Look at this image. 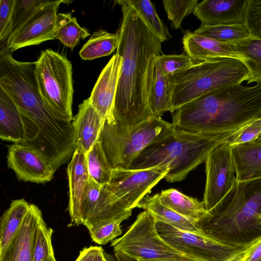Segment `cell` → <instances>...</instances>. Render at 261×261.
<instances>
[{"instance_id":"obj_46","label":"cell","mask_w":261,"mask_h":261,"mask_svg":"<svg viewBox=\"0 0 261 261\" xmlns=\"http://www.w3.org/2000/svg\"><path fill=\"white\" fill-rule=\"evenodd\" d=\"M151 261H201L197 259L189 257L187 259H182V260H176V259H166V260H151Z\"/></svg>"},{"instance_id":"obj_2","label":"cell","mask_w":261,"mask_h":261,"mask_svg":"<svg viewBox=\"0 0 261 261\" xmlns=\"http://www.w3.org/2000/svg\"><path fill=\"white\" fill-rule=\"evenodd\" d=\"M261 118V84H235L203 95L176 110L173 127L208 135L234 134Z\"/></svg>"},{"instance_id":"obj_14","label":"cell","mask_w":261,"mask_h":261,"mask_svg":"<svg viewBox=\"0 0 261 261\" xmlns=\"http://www.w3.org/2000/svg\"><path fill=\"white\" fill-rule=\"evenodd\" d=\"M8 166L17 178L37 184L50 181L55 171L35 149L19 143L9 147Z\"/></svg>"},{"instance_id":"obj_28","label":"cell","mask_w":261,"mask_h":261,"mask_svg":"<svg viewBox=\"0 0 261 261\" xmlns=\"http://www.w3.org/2000/svg\"><path fill=\"white\" fill-rule=\"evenodd\" d=\"M119 44L118 33H111L100 29L94 32L79 52L84 60H92L107 56L117 49Z\"/></svg>"},{"instance_id":"obj_36","label":"cell","mask_w":261,"mask_h":261,"mask_svg":"<svg viewBox=\"0 0 261 261\" xmlns=\"http://www.w3.org/2000/svg\"><path fill=\"white\" fill-rule=\"evenodd\" d=\"M125 220L127 219L125 218H121L89 229L91 239L99 245L113 241L122 233L120 224Z\"/></svg>"},{"instance_id":"obj_22","label":"cell","mask_w":261,"mask_h":261,"mask_svg":"<svg viewBox=\"0 0 261 261\" xmlns=\"http://www.w3.org/2000/svg\"><path fill=\"white\" fill-rule=\"evenodd\" d=\"M162 204L188 219L195 225L213 217L205 208L203 202L187 196L177 190L170 188L160 194Z\"/></svg>"},{"instance_id":"obj_25","label":"cell","mask_w":261,"mask_h":261,"mask_svg":"<svg viewBox=\"0 0 261 261\" xmlns=\"http://www.w3.org/2000/svg\"><path fill=\"white\" fill-rule=\"evenodd\" d=\"M30 204L23 199L14 200L1 217L0 255L4 253L19 230Z\"/></svg>"},{"instance_id":"obj_16","label":"cell","mask_w":261,"mask_h":261,"mask_svg":"<svg viewBox=\"0 0 261 261\" xmlns=\"http://www.w3.org/2000/svg\"><path fill=\"white\" fill-rule=\"evenodd\" d=\"M249 0H204L193 12L206 25L244 23Z\"/></svg>"},{"instance_id":"obj_32","label":"cell","mask_w":261,"mask_h":261,"mask_svg":"<svg viewBox=\"0 0 261 261\" xmlns=\"http://www.w3.org/2000/svg\"><path fill=\"white\" fill-rule=\"evenodd\" d=\"M89 177L96 183L105 186L111 178L113 169L98 140L86 154Z\"/></svg>"},{"instance_id":"obj_3","label":"cell","mask_w":261,"mask_h":261,"mask_svg":"<svg viewBox=\"0 0 261 261\" xmlns=\"http://www.w3.org/2000/svg\"><path fill=\"white\" fill-rule=\"evenodd\" d=\"M233 135L204 134L174 128L170 134L148 145L128 169L165 166L169 170L166 180L180 181L205 162L212 150L230 140Z\"/></svg>"},{"instance_id":"obj_40","label":"cell","mask_w":261,"mask_h":261,"mask_svg":"<svg viewBox=\"0 0 261 261\" xmlns=\"http://www.w3.org/2000/svg\"><path fill=\"white\" fill-rule=\"evenodd\" d=\"M261 134V118L236 132L229 140L231 146L254 141Z\"/></svg>"},{"instance_id":"obj_43","label":"cell","mask_w":261,"mask_h":261,"mask_svg":"<svg viewBox=\"0 0 261 261\" xmlns=\"http://www.w3.org/2000/svg\"><path fill=\"white\" fill-rule=\"evenodd\" d=\"M114 254L119 261H139L135 258L131 257L121 252H115Z\"/></svg>"},{"instance_id":"obj_11","label":"cell","mask_w":261,"mask_h":261,"mask_svg":"<svg viewBox=\"0 0 261 261\" xmlns=\"http://www.w3.org/2000/svg\"><path fill=\"white\" fill-rule=\"evenodd\" d=\"M167 167L147 169H114L106 187L115 195L127 210L138 206L151 189L168 172Z\"/></svg>"},{"instance_id":"obj_9","label":"cell","mask_w":261,"mask_h":261,"mask_svg":"<svg viewBox=\"0 0 261 261\" xmlns=\"http://www.w3.org/2000/svg\"><path fill=\"white\" fill-rule=\"evenodd\" d=\"M161 237L184 255L201 261H224L245 249L246 243L181 230L156 221Z\"/></svg>"},{"instance_id":"obj_18","label":"cell","mask_w":261,"mask_h":261,"mask_svg":"<svg viewBox=\"0 0 261 261\" xmlns=\"http://www.w3.org/2000/svg\"><path fill=\"white\" fill-rule=\"evenodd\" d=\"M104 122L89 98L84 100L72 121L76 149L86 154L98 140Z\"/></svg>"},{"instance_id":"obj_35","label":"cell","mask_w":261,"mask_h":261,"mask_svg":"<svg viewBox=\"0 0 261 261\" xmlns=\"http://www.w3.org/2000/svg\"><path fill=\"white\" fill-rule=\"evenodd\" d=\"M51 1V0H15L12 15L11 35L37 10Z\"/></svg>"},{"instance_id":"obj_6","label":"cell","mask_w":261,"mask_h":261,"mask_svg":"<svg viewBox=\"0 0 261 261\" xmlns=\"http://www.w3.org/2000/svg\"><path fill=\"white\" fill-rule=\"evenodd\" d=\"M260 210L261 178L238 182L220 212L196 225L207 235L227 239V237H238L260 228L257 218Z\"/></svg>"},{"instance_id":"obj_7","label":"cell","mask_w":261,"mask_h":261,"mask_svg":"<svg viewBox=\"0 0 261 261\" xmlns=\"http://www.w3.org/2000/svg\"><path fill=\"white\" fill-rule=\"evenodd\" d=\"M35 75L46 105L60 117L72 122L74 91L71 62L54 50L45 49L36 61Z\"/></svg>"},{"instance_id":"obj_5","label":"cell","mask_w":261,"mask_h":261,"mask_svg":"<svg viewBox=\"0 0 261 261\" xmlns=\"http://www.w3.org/2000/svg\"><path fill=\"white\" fill-rule=\"evenodd\" d=\"M174 129L172 123L154 116L135 124L105 120L98 140L113 169H128L148 145Z\"/></svg>"},{"instance_id":"obj_29","label":"cell","mask_w":261,"mask_h":261,"mask_svg":"<svg viewBox=\"0 0 261 261\" xmlns=\"http://www.w3.org/2000/svg\"><path fill=\"white\" fill-rule=\"evenodd\" d=\"M90 33L81 27L71 13H58L54 39L59 40L64 45L72 50L80 39L89 36Z\"/></svg>"},{"instance_id":"obj_38","label":"cell","mask_w":261,"mask_h":261,"mask_svg":"<svg viewBox=\"0 0 261 261\" xmlns=\"http://www.w3.org/2000/svg\"><path fill=\"white\" fill-rule=\"evenodd\" d=\"M245 24L250 37L261 39V0H249Z\"/></svg>"},{"instance_id":"obj_1","label":"cell","mask_w":261,"mask_h":261,"mask_svg":"<svg viewBox=\"0 0 261 261\" xmlns=\"http://www.w3.org/2000/svg\"><path fill=\"white\" fill-rule=\"evenodd\" d=\"M122 19L117 31L116 54L122 64L114 109V119L125 124L140 123L152 116L148 105L156 56L162 41L147 27L127 0L116 1Z\"/></svg>"},{"instance_id":"obj_15","label":"cell","mask_w":261,"mask_h":261,"mask_svg":"<svg viewBox=\"0 0 261 261\" xmlns=\"http://www.w3.org/2000/svg\"><path fill=\"white\" fill-rule=\"evenodd\" d=\"M121 64L122 57L117 54L113 55L101 71L89 97L104 121L115 120L114 104Z\"/></svg>"},{"instance_id":"obj_45","label":"cell","mask_w":261,"mask_h":261,"mask_svg":"<svg viewBox=\"0 0 261 261\" xmlns=\"http://www.w3.org/2000/svg\"><path fill=\"white\" fill-rule=\"evenodd\" d=\"M104 255L107 261H119L115 254L104 252Z\"/></svg>"},{"instance_id":"obj_4","label":"cell","mask_w":261,"mask_h":261,"mask_svg":"<svg viewBox=\"0 0 261 261\" xmlns=\"http://www.w3.org/2000/svg\"><path fill=\"white\" fill-rule=\"evenodd\" d=\"M248 70L243 62L232 58H219L195 62L191 67L168 76L169 111L174 113L182 106L211 92L245 81Z\"/></svg>"},{"instance_id":"obj_23","label":"cell","mask_w":261,"mask_h":261,"mask_svg":"<svg viewBox=\"0 0 261 261\" xmlns=\"http://www.w3.org/2000/svg\"><path fill=\"white\" fill-rule=\"evenodd\" d=\"M24 137L21 114L9 96L0 88V138L14 144H21Z\"/></svg>"},{"instance_id":"obj_34","label":"cell","mask_w":261,"mask_h":261,"mask_svg":"<svg viewBox=\"0 0 261 261\" xmlns=\"http://www.w3.org/2000/svg\"><path fill=\"white\" fill-rule=\"evenodd\" d=\"M162 2L168 19L175 29L181 27L185 17L191 13H193L198 4V0H164Z\"/></svg>"},{"instance_id":"obj_31","label":"cell","mask_w":261,"mask_h":261,"mask_svg":"<svg viewBox=\"0 0 261 261\" xmlns=\"http://www.w3.org/2000/svg\"><path fill=\"white\" fill-rule=\"evenodd\" d=\"M147 27L162 42L168 40L171 36L167 28L160 18L154 7L149 0H127Z\"/></svg>"},{"instance_id":"obj_20","label":"cell","mask_w":261,"mask_h":261,"mask_svg":"<svg viewBox=\"0 0 261 261\" xmlns=\"http://www.w3.org/2000/svg\"><path fill=\"white\" fill-rule=\"evenodd\" d=\"M185 52L194 62L219 58H232L244 62L245 58L230 44L224 43L194 32H185L182 37Z\"/></svg>"},{"instance_id":"obj_27","label":"cell","mask_w":261,"mask_h":261,"mask_svg":"<svg viewBox=\"0 0 261 261\" xmlns=\"http://www.w3.org/2000/svg\"><path fill=\"white\" fill-rule=\"evenodd\" d=\"M235 51L245 58L243 62L248 70L245 81L261 84V39L248 38L229 43Z\"/></svg>"},{"instance_id":"obj_26","label":"cell","mask_w":261,"mask_h":261,"mask_svg":"<svg viewBox=\"0 0 261 261\" xmlns=\"http://www.w3.org/2000/svg\"><path fill=\"white\" fill-rule=\"evenodd\" d=\"M159 56L155 57L152 88L148 97V105L152 116L161 118L169 111L170 89L168 76L162 68Z\"/></svg>"},{"instance_id":"obj_33","label":"cell","mask_w":261,"mask_h":261,"mask_svg":"<svg viewBox=\"0 0 261 261\" xmlns=\"http://www.w3.org/2000/svg\"><path fill=\"white\" fill-rule=\"evenodd\" d=\"M53 231L41 217L35 235L32 261H57L51 243Z\"/></svg>"},{"instance_id":"obj_42","label":"cell","mask_w":261,"mask_h":261,"mask_svg":"<svg viewBox=\"0 0 261 261\" xmlns=\"http://www.w3.org/2000/svg\"><path fill=\"white\" fill-rule=\"evenodd\" d=\"M104 250L100 246H90L83 248L75 261H107Z\"/></svg>"},{"instance_id":"obj_10","label":"cell","mask_w":261,"mask_h":261,"mask_svg":"<svg viewBox=\"0 0 261 261\" xmlns=\"http://www.w3.org/2000/svg\"><path fill=\"white\" fill-rule=\"evenodd\" d=\"M229 140L212 150L205 161L206 182L203 202L213 216L223 208L238 185L232 157V146Z\"/></svg>"},{"instance_id":"obj_12","label":"cell","mask_w":261,"mask_h":261,"mask_svg":"<svg viewBox=\"0 0 261 261\" xmlns=\"http://www.w3.org/2000/svg\"><path fill=\"white\" fill-rule=\"evenodd\" d=\"M132 212L105 186L90 177L81 206L82 225L88 230L121 218L127 219Z\"/></svg>"},{"instance_id":"obj_41","label":"cell","mask_w":261,"mask_h":261,"mask_svg":"<svg viewBox=\"0 0 261 261\" xmlns=\"http://www.w3.org/2000/svg\"><path fill=\"white\" fill-rule=\"evenodd\" d=\"M241 261H261V234L246 243Z\"/></svg>"},{"instance_id":"obj_48","label":"cell","mask_w":261,"mask_h":261,"mask_svg":"<svg viewBox=\"0 0 261 261\" xmlns=\"http://www.w3.org/2000/svg\"><path fill=\"white\" fill-rule=\"evenodd\" d=\"M256 141L261 143V135H260L258 138L256 140Z\"/></svg>"},{"instance_id":"obj_44","label":"cell","mask_w":261,"mask_h":261,"mask_svg":"<svg viewBox=\"0 0 261 261\" xmlns=\"http://www.w3.org/2000/svg\"><path fill=\"white\" fill-rule=\"evenodd\" d=\"M244 249L229 257L224 261H241L244 254Z\"/></svg>"},{"instance_id":"obj_24","label":"cell","mask_w":261,"mask_h":261,"mask_svg":"<svg viewBox=\"0 0 261 261\" xmlns=\"http://www.w3.org/2000/svg\"><path fill=\"white\" fill-rule=\"evenodd\" d=\"M137 207L150 213L156 221L169 224L181 230L204 234L192 222L162 204L159 194L151 196H147L138 204Z\"/></svg>"},{"instance_id":"obj_21","label":"cell","mask_w":261,"mask_h":261,"mask_svg":"<svg viewBox=\"0 0 261 261\" xmlns=\"http://www.w3.org/2000/svg\"><path fill=\"white\" fill-rule=\"evenodd\" d=\"M232 157L238 182L261 178V143L254 141L232 146Z\"/></svg>"},{"instance_id":"obj_39","label":"cell","mask_w":261,"mask_h":261,"mask_svg":"<svg viewBox=\"0 0 261 261\" xmlns=\"http://www.w3.org/2000/svg\"><path fill=\"white\" fill-rule=\"evenodd\" d=\"M15 0L0 1L1 46L6 43L12 32V15Z\"/></svg>"},{"instance_id":"obj_17","label":"cell","mask_w":261,"mask_h":261,"mask_svg":"<svg viewBox=\"0 0 261 261\" xmlns=\"http://www.w3.org/2000/svg\"><path fill=\"white\" fill-rule=\"evenodd\" d=\"M67 173L69 185L68 210L72 225L82 224L81 206L89 180L86 154L76 149L69 163Z\"/></svg>"},{"instance_id":"obj_30","label":"cell","mask_w":261,"mask_h":261,"mask_svg":"<svg viewBox=\"0 0 261 261\" xmlns=\"http://www.w3.org/2000/svg\"><path fill=\"white\" fill-rule=\"evenodd\" d=\"M194 32L217 41L229 44L250 37L244 23L217 25L201 24Z\"/></svg>"},{"instance_id":"obj_13","label":"cell","mask_w":261,"mask_h":261,"mask_svg":"<svg viewBox=\"0 0 261 261\" xmlns=\"http://www.w3.org/2000/svg\"><path fill=\"white\" fill-rule=\"evenodd\" d=\"M71 2L70 1L51 0L33 13L1 47H5L12 53L23 47L54 40L59 6L62 3L68 4Z\"/></svg>"},{"instance_id":"obj_8","label":"cell","mask_w":261,"mask_h":261,"mask_svg":"<svg viewBox=\"0 0 261 261\" xmlns=\"http://www.w3.org/2000/svg\"><path fill=\"white\" fill-rule=\"evenodd\" d=\"M156 221L148 212L137 216L122 237L112 241L114 252L126 254L139 261L176 259L191 257L180 253L165 241L159 234Z\"/></svg>"},{"instance_id":"obj_19","label":"cell","mask_w":261,"mask_h":261,"mask_svg":"<svg viewBox=\"0 0 261 261\" xmlns=\"http://www.w3.org/2000/svg\"><path fill=\"white\" fill-rule=\"evenodd\" d=\"M42 213L38 207L30 204L19 230L4 253L0 261H32L35 235Z\"/></svg>"},{"instance_id":"obj_37","label":"cell","mask_w":261,"mask_h":261,"mask_svg":"<svg viewBox=\"0 0 261 261\" xmlns=\"http://www.w3.org/2000/svg\"><path fill=\"white\" fill-rule=\"evenodd\" d=\"M158 58L163 70L167 76L186 69L192 66L195 63L185 54L169 55L162 54Z\"/></svg>"},{"instance_id":"obj_47","label":"cell","mask_w":261,"mask_h":261,"mask_svg":"<svg viewBox=\"0 0 261 261\" xmlns=\"http://www.w3.org/2000/svg\"><path fill=\"white\" fill-rule=\"evenodd\" d=\"M257 223L260 228H261V210L257 218Z\"/></svg>"}]
</instances>
